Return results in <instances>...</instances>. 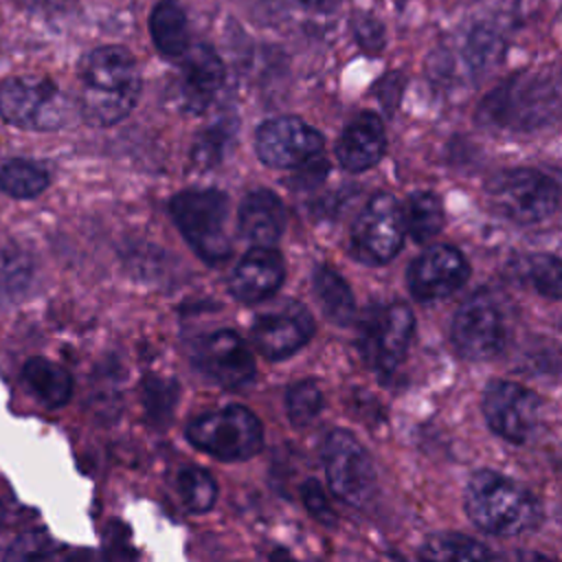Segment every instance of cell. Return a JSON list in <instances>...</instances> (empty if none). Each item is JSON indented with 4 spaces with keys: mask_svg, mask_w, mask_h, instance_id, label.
Wrapping results in <instances>:
<instances>
[{
    "mask_svg": "<svg viewBox=\"0 0 562 562\" xmlns=\"http://www.w3.org/2000/svg\"><path fill=\"white\" fill-rule=\"evenodd\" d=\"M468 518L485 533L512 538L533 531L542 509L538 498L516 479L498 470H476L463 492Z\"/></svg>",
    "mask_w": 562,
    "mask_h": 562,
    "instance_id": "obj_1",
    "label": "cell"
},
{
    "mask_svg": "<svg viewBox=\"0 0 562 562\" xmlns=\"http://www.w3.org/2000/svg\"><path fill=\"white\" fill-rule=\"evenodd\" d=\"M140 90L134 57L119 46H101L81 61L79 110L92 125H114L136 105Z\"/></svg>",
    "mask_w": 562,
    "mask_h": 562,
    "instance_id": "obj_2",
    "label": "cell"
},
{
    "mask_svg": "<svg viewBox=\"0 0 562 562\" xmlns=\"http://www.w3.org/2000/svg\"><path fill=\"white\" fill-rule=\"evenodd\" d=\"M562 116V97L542 75L516 72L498 83L476 108V121L509 132H536Z\"/></svg>",
    "mask_w": 562,
    "mask_h": 562,
    "instance_id": "obj_3",
    "label": "cell"
},
{
    "mask_svg": "<svg viewBox=\"0 0 562 562\" xmlns=\"http://www.w3.org/2000/svg\"><path fill=\"white\" fill-rule=\"evenodd\" d=\"M169 213L198 257L206 263H222L228 259V200L224 193L215 189L182 191L171 198Z\"/></svg>",
    "mask_w": 562,
    "mask_h": 562,
    "instance_id": "obj_4",
    "label": "cell"
},
{
    "mask_svg": "<svg viewBox=\"0 0 562 562\" xmlns=\"http://www.w3.org/2000/svg\"><path fill=\"white\" fill-rule=\"evenodd\" d=\"M490 209L516 224H538L560 204L558 184L538 169L514 167L498 171L485 184Z\"/></svg>",
    "mask_w": 562,
    "mask_h": 562,
    "instance_id": "obj_5",
    "label": "cell"
},
{
    "mask_svg": "<svg viewBox=\"0 0 562 562\" xmlns=\"http://www.w3.org/2000/svg\"><path fill=\"white\" fill-rule=\"evenodd\" d=\"M189 441L222 461H244L255 457L263 443L259 417L239 404L204 413L187 426Z\"/></svg>",
    "mask_w": 562,
    "mask_h": 562,
    "instance_id": "obj_6",
    "label": "cell"
},
{
    "mask_svg": "<svg viewBox=\"0 0 562 562\" xmlns=\"http://www.w3.org/2000/svg\"><path fill=\"white\" fill-rule=\"evenodd\" d=\"M323 465L331 492L353 507H367L378 490L373 461L364 446L342 428H334L323 446Z\"/></svg>",
    "mask_w": 562,
    "mask_h": 562,
    "instance_id": "obj_7",
    "label": "cell"
},
{
    "mask_svg": "<svg viewBox=\"0 0 562 562\" xmlns=\"http://www.w3.org/2000/svg\"><path fill=\"white\" fill-rule=\"evenodd\" d=\"M0 114L24 130H57L68 114L61 90L44 77H13L0 86Z\"/></svg>",
    "mask_w": 562,
    "mask_h": 562,
    "instance_id": "obj_8",
    "label": "cell"
},
{
    "mask_svg": "<svg viewBox=\"0 0 562 562\" xmlns=\"http://www.w3.org/2000/svg\"><path fill=\"white\" fill-rule=\"evenodd\" d=\"M402 206L391 193H375L351 226L353 257L369 266L391 261L404 244Z\"/></svg>",
    "mask_w": 562,
    "mask_h": 562,
    "instance_id": "obj_9",
    "label": "cell"
},
{
    "mask_svg": "<svg viewBox=\"0 0 562 562\" xmlns=\"http://www.w3.org/2000/svg\"><path fill=\"white\" fill-rule=\"evenodd\" d=\"M450 340L454 351L470 362H483L501 353L505 345V323L487 292H476L457 307Z\"/></svg>",
    "mask_w": 562,
    "mask_h": 562,
    "instance_id": "obj_10",
    "label": "cell"
},
{
    "mask_svg": "<svg viewBox=\"0 0 562 562\" xmlns=\"http://www.w3.org/2000/svg\"><path fill=\"white\" fill-rule=\"evenodd\" d=\"M415 331V314L406 303H391L371 310L360 329V349L364 360L382 375L393 373L411 345Z\"/></svg>",
    "mask_w": 562,
    "mask_h": 562,
    "instance_id": "obj_11",
    "label": "cell"
},
{
    "mask_svg": "<svg viewBox=\"0 0 562 562\" xmlns=\"http://www.w3.org/2000/svg\"><path fill=\"white\" fill-rule=\"evenodd\" d=\"M483 417L494 435L509 443H525L540 419V397L512 380H490L483 391Z\"/></svg>",
    "mask_w": 562,
    "mask_h": 562,
    "instance_id": "obj_12",
    "label": "cell"
},
{
    "mask_svg": "<svg viewBox=\"0 0 562 562\" xmlns=\"http://www.w3.org/2000/svg\"><path fill=\"white\" fill-rule=\"evenodd\" d=\"M323 136L316 127L296 116L266 121L257 130L255 149L261 162L277 169H296L312 162L323 149Z\"/></svg>",
    "mask_w": 562,
    "mask_h": 562,
    "instance_id": "obj_13",
    "label": "cell"
},
{
    "mask_svg": "<svg viewBox=\"0 0 562 562\" xmlns=\"http://www.w3.org/2000/svg\"><path fill=\"white\" fill-rule=\"evenodd\" d=\"M470 277L463 252L448 244H435L413 259L406 272L411 294L422 303H432L457 292Z\"/></svg>",
    "mask_w": 562,
    "mask_h": 562,
    "instance_id": "obj_14",
    "label": "cell"
},
{
    "mask_svg": "<svg viewBox=\"0 0 562 562\" xmlns=\"http://www.w3.org/2000/svg\"><path fill=\"white\" fill-rule=\"evenodd\" d=\"M252 342L268 360H281L299 351L314 334V318L296 301H283L277 310L259 314L252 323Z\"/></svg>",
    "mask_w": 562,
    "mask_h": 562,
    "instance_id": "obj_15",
    "label": "cell"
},
{
    "mask_svg": "<svg viewBox=\"0 0 562 562\" xmlns=\"http://www.w3.org/2000/svg\"><path fill=\"white\" fill-rule=\"evenodd\" d=\"M198 369L226 389H239L255 378V358L248 345L231 329H220L200 340Z\"/></svg>",
    "mask_w": 562,
    "mask_h": 562,
    "instance_id": "obj_16",
    "label": "cell"
},
{
    "mask_svg": "<svg viewBox=\"0 0 562 562\" xmlns=\"http://www.w3.org/2000/svg\"><path fill=\"white\" fill-rule=\"evenodd\" d=\"M285 277V263L281 255L266 246L250 248L235 266L228 290L241 303H259L272 296Z\"/></svg>",
    "mask_w": 562,
    "mask_h": 562,
    "instance_id": "obj_17",
    "label": "cell"
},
{
    "mask_svg": "<svg viewBox=\"0 0 562 562\" xmlns=\"http://www.w3.org/2000/svg\"><path fill=\"white\" fill-rule=\"evenodd\" d=\"M224 81V64L215 55L213 48L198 44L191 46L184 53V64L180 70V81H178V94L180 103L189 112H204L217 90L222 88Z\"/></svg>",
    "mask_w": 562,
    "mask_h": 562,
    "instance_id": "obj_18",
    "label": "cell"
},
{
    "mask_svg": "<svg viewBox=\"0 0 562 562\" xmlns=\"http://www.w3.org/2000/svg\"><path fill=\"white\" fill-rule=\"evenodd\" d=\"M386 151V134L382 119L373 112L358 114L336 143V158L347 171H367L382 160Z\"/></svg>",
    "mask_w": 562,
    "mask_h": 562,
    "instance_id": "obj_19",
    "label": "cell"
},
{
    "mask_svg": "<svg viewBox=\"0 0 562 562\" xmlns=\"http://www.w3.org/2000/svg\"><path fill=\"white\" fill-rule=\"evenodd\" d=\"M237 226L246 241L272 248L285 226V211L279 195L268 189L250 191L239 204Z\"/></svg>",
    "mask_w": 562,
    "mask_h": 562,
    "instance_id": "obj_20",
    "label": "cell"
},
{
    "mask_svg": "<svg viewBox=\"0 0 562 562\" xmlns=\"http://www.w3.org/2000/svg\"><path fill=\"white\" fill-rule=\"evenodd\" d=\"M22 380L31 395L46 408H59L72 395L70 373L61 364L46 358L26 360L22 367Z\"/></svg>",
    "mask_w": 562,
    "mask_h": 562,
    "instance_id": "obj_21",
    "label": "cell"
},
{
    "mask_svg": "<svg viewBox=\"0 0 562 562\" xmlns=\"http://www.w3.org/2000/svg\"><path fill=\"white\" fill-rule=\"evenodd\" d=\"M419 558L424 562H498L479 540L459 531H435L422 540Z\"/></svg>",
    "mask_w": 562,
    "mask_h": 562,
    "instance_id": "obj_22",
    "label": "cell"
},
{
    "mask_svg": "<svg viewBox=\"0 0 562 562\" xmlns=\"http://www.w3.org/2000/svg\"><path fill=\"white\" fill-rule=\"evenodd\" d=\"M149 33L156 48L162 55L180 57L191 48L187 15L178 2L162 0L156 4V9L149 15Z\"/></svg>",
    "mask_w": 562,
    "mask_h": 562,
    "instance_id": "obj_23",
    "label": "cell"
},
{
    "mask_svg": "<svg viewBox=\"0 0 562 562\" xmlns=\"http://www.w3.org/2000/svg\"><path fill=\"white\" fill-rule=\"evenodd\" d=\"M314 292L323 314L338 327H347L356 316V301L347 281L331 268L318 266L314 270Z\"/></svg>",
    "mask_w": 562,
    "mask_h": 562,
    "instance_id": "obj_24",
    "label": "cell"
},
{
    "mask_svg": "<svg viewBox=\"0 0 562 562\" xmlns=\"http://www.w3.org/2000/svg\"><path fill=\"white\" fill-rule=\"evenodd\" d=\"M406 235L417 244L430 241L443 228V204L430 191H413L402 204Z\"/></svg>",
    "mask_w": 562,
    "mask_h": 562,
    "instance_id": "obj_25",
    "label": "cell"
},
{
    "mask_svg": "<svg viewBox=\"0 0 562 562\" xmlns=\"http://www.w3.org/2000/svg\"><path fill=\"white\" fill-rule=\"evenodd\" d=\"M48 184V171L26 158H4L0 160V189L13 198H35Z\"/></svg>",
    "mask_w": 562,
    "mask_h": 562,
    "instance_id": "obj_26",
    "label": "cell"
},
{
    "mask_svg": "<svg viewBox=\"0 0 562 562\" xmlns=\"http://www.w3.org/2000/svg\"><path fill=\"white\" fill-rule=\"evenodd\" d=\"M66 549L44 529L20 533L7 549L4 562H64Z\"/></svg>",
    "mask_w": 562,
    "mask_h": 562,
    "instance_id": "obj_27",
    "label": "cell"
},
{
    "mask_svg": "<svg viewBox=\"0 0 562 562\" xmlns=\"http://www.w3.org/2000/svg\"><path fill=\"white\" fill-rule=\"evenodd\" d=\"M178 492H180L184 505L195 514L209 512L217 501L215 479L206 470L195 468V465H189V468L180 470Z\"/></svg>",
    "mask_w": 562,
    "mask_h": 562,
    "instance_id": "obj_28",
    "label": "cell"
},
{
    "mask_svg": "<svg viewBox=\"0 0 562 562\" xmlns=\"http://www.w3.org/2000/svg\"><path fill=\"white\" fill-rule=\"evenodd\" d=\"M323 411V391L314 380L294 382L285 393V413L294 426H307Z\"/></svg>",
    "mask_w": 562,
    "mask_h": 562,
    "instance_id": "obj_29",
    "label": "cell"
},
{
    "mask_svg": "<svg viewBox=\"0 0 562 562\" xmlns=\"http://www.w3.org/2000/svg\"><path fill=\"white\" fill-rule=\"evenodd\" d=\"M527 279L544 299L562 301V259L536 252L527 259Z\"/></svg>",
    "mask_w": 562,
    "mask_h": 562,
    "instance_id": "obj_30",
    "label": "cell"
},
{
    "mask_svg": "<svg viewBox=\"0 0 562 562\" xmlns=\"http://www.w3.org/2000/svg\"><path fill=\"white\" fill-rule=\"evenodd\" d=\"M178 393H180V389L173 380L156 378V375L147 378L143 382V404H145L149 419L156 424L167 422L176 408Z\"/></svg>",
    "mask_w": 562,
    "mask_h": 562,
    "instance_id": "obj_31",
    "label": "cell"
},
{
    "mask_svg": "<svg viewBox=\"0 0 562 562\" xmlns=\"http://www.w3.org/2000/svg\"><path fill=\"white\" fill-rule=\"evenodd\" d=\"M29 259L13 250H0V294L11 296L29 285Z\"/></svg>",
    "mask_w": 562,
    "mask_h": 562,
    "instance_id": "obj_32",
    "label": "cell"
},
{
    "mask_svg": "<svg viewBox=\"0 0 562 562\" xmlns=\"http://www.w3.org/2000/svg\"><path fill=\"white\" fill-rule=\"evenodd\" d=\"M233 136V127L228 125H215L204 130V134H200L195 149H193V158L200 167H209L213 162H217L222 158V151L226 149L228 140Z\"/></svg>",
    "mask_w": 562,
    "mask_h": 562,
    "instance_id": "obj_33",
    "label": "cell"
},
{
    "mask_svg": "<svg viewBox=\"0 0 562 562\" xmlns=\"http://www.w3.org/2000/svg\"><path fill=\"white\" fill-rule=\"evenodd\" d=\"M301 501L303 507L325 527H334L336 525V512L323 490V485L316 479H307L301 483Z\"/></svg>",
    "mask_w": 562,
    "mask_h": 562,
    "instance_id": "obj_34",
    "label": "cell"
},
{
    "mask_svg": "<svg viewBox=\"0 0 562 562\" xmlns=\"http://www.w3.org/2000/svg\"><path fill=\"white\" fill-rule=\"evenodd\" d=\"M353 31L360 42V46L369 53H378L384 44V29L382 24L371 15H358L353 20Z\"/></svg>",
    "mask_w": 562,
    "mask_h": 562,
    "instance_id": "obj_35",
    "label": "cell"
},
{
    "mask_svg": "<svg viewBox=\"0 0 562 562\" xmlns=\"http://www.w3.org/2000/svg\"><path fill=\"white\" fill-rule=\"evenodd\" d=\"M404 83H406V81H404V77H402L400 72H391V75L382 77V88H384V90H380V101H382L384 108L393 110V108L397 105L400 94H402V90H404Z\"/></svg>",
    "mask_w": 562,
    "mask_h": 562,
    "instance_id": "obj_36",
    "label": "cell"
},
{
    "mask_svg": "<svg viewBox=\"0 0 562 562\" xmlns=\"http://www.w3.org/2000/svg\"><path fill=\"white\" fill-rule=\"evenodd\" d=\"M64 562H108V560L94 549H72V551H66Z\"/></svg>",
    "mask_w": 562,
    "mask_h": 562,
    "instance_id": "obj_37",
    "label": "cell"
},
{
    "mask_svg": "<svg viewBox=\"0 0 562 562\" xmlns=\"http://www.w3.org/2000/svg\"><path fill=\"white\" fill-rule=\"evenodd\" d=\"M509 562H555L542 553H536V551H516Z\"/></svg>",
    "mask_w": 562,
    "mask_h": 562,
    "instance_id": "obj_38",
    "label": "cell"
},
{
    "mask_svg": "<svg viewBox=\"0 0 562 562\" xmlns=\"http://www.w3.org/2000/svg\"><path fill=\"white\" fill-rule=\"evenodd\" d=\"M299 2L312 11H331L338 7L340 0H299Z\"/></svg>",
    "mask_w": 562,
    "mask_h": 562,
    "instance_id": "obj_39",
    "label": "cell"
},
{
    "mask_svg": "<svg viewBox=\"0 0 562 562\" xmlns=\"http://www.w3.org/2000/svg\"><path fill=\"white\" fill-rule=\"evenodd\" d=\"M270 562H296V558L290 553V551H285V549H274L272 553H270V558H268Z\"/></svg>",
    "mask_w": 562,
    "mask_h": 562,
    "instance_id": "obj_40",
    "label": "cell"
}]
</instances>
